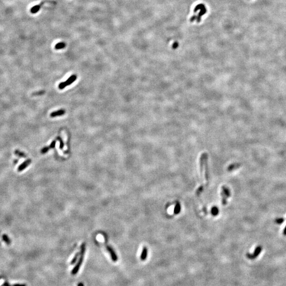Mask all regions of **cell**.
Instances as JSON below:
<instances>
[{"mask_svg":"<svg viewBox=\"0 0 286 286\" xmlns=\"http://www.w3.org/2000/svg\"><path fill=\"white\" fill-rule=\"evenodd\" d=\"M50 149L49 146H46L43 147L42 149L40 151V152L41 154H45L46 153H47L48 151Z\"/></svg>","mask_w":286,"mask_h":286,"instance_id":"obj_21","label":"cell"},{"mask_svg":"<svg viewBox=\"0 0 286 286\" xmlns=\"http://www.w3.org/2000/svg\"><path fill=\"white\" fill-rule=\"evenodd\" d=\"M57 140H58L59 142V144H60V145H59V147H60V149H63L64 146V144L63 143V141L62 140V139H61L60 137H57Z\"/></svg>","mask_w":286,"mask_h":286,"instance_id":"obj_22","label":"cell"},{"mask_svg":"<svg viewBox=\"0 0 286 286\" xmlns=\"http://www.w3.org/2000/svg\"><path fill=\"white\" fill-rule=\"evenodd\" d=\"M181 211V206L180 204L179 203V202H177V204H176L175 206V208L174 209V214H178V213H180Z\"/></svg>","mask_w":286,"mask_h":286,"instance_id":"obj_17","label":"cell"},{"mask_svg":"<svg viewBox=\"0 0 286 286\" xmlns=\"http://www.w3.org/2000/svg\"><path fill=\"white\" fill-rule=\"evenodd\" d=\"M66 86H66V84H65V82H61L60 83H59V84L58 85V88L60 90H63V89H64L65 88V87H66Z\"/></svg>","mask_w":286,"mask_h":286,"instance_id":"obj_24","label":"cell"},{"mask_svg":"<svg viewBox=\"0 0 286 286\" xmlns=\"http://www.w3.org/2000/svg\"><path fill=\"white\" fill-rule=\"evenodd\" d=\"M205 155V153H204L203 154H202L201 155L200 157V160H199L200 175H201V184L200 187H202V188H204V186H203V174H203V173H204V170Z\"/></svg>","mask_w":286,"mask_h":286,"instance_id":"obj_4","label":"cell"},{"mask_svg":"<svg viewBox=\"0 0 286 286\" xmlns=\"http://www.w3.org/2000/svg\"><path fill=\"white\" fill-rule=\"evenodd\" d=\"M262 247H261V246L259 245L255 248L254 252H253V253H247V258H248L249 259L254 260L259 255V254H260V253L262 252Z\"/></svg>","mask_w":286,"mask_h":286,"instance_id":"obj_3","label":"cell"},{"mask_svg":"<svg viewBox=\"0 0 286 286\" xmlns=\"http://www.w3.org/2000/svg\"><path fill=\"white\" fill-rule=\"evenodd\" d=\"M208 154L205 153V162H204V171H205V177L206 183H208L209 181V170L208 165Z\"/></svg>","mask_w":286,"mask_h":286,"instance_id":"obj_5","label":"cell"},{"mask_svg":"<svg viewBox=\"0 0 286 286\" xmlns=\"http://www.w3.org/2000/svg\"><path fill=\"white\" fill-rule=\"evenodd\" d=\"M285 221V219L284 218H279L276 219L275 220V222H276L277 224H281L282 223H283Z\"/></svg>","mask_w":286,"mask_h":286,"instance_id":"obj_23","label":"cell"},{"mask_svg":"<svg viewBox=\"0 0 286 286\" xmlns=\"http://www.w3.org/2000/svg\"><path fill=\"white\" fill-rule=\"evenodd\" d=\"M77 286H84V285H83V283L82 282H79V283L77 285Z\"/></svg>","mask_w":286,"mask_h":286,"instance_id":"obj_30","label":"cell"},{"mask_svg":"<svg viewBox=\"0 0 286 286\" xmlns=\"http://www.w3.org/2000/svg\"><path fill=\"white\" fill-rule=\"evenodd\" d=\"M77 78V76L76 75H71V76L68 78L66 81H65V84H66V86L68 85H70L71 84H72L74 82H75L76 81V79Z\"/></svg>","mask_w":286,"mask_h":286,"instance_id":"obj_9","label":"cell"},{"mask_svg":"<svg viewBox=\"0 0 286 286\" xmlns=\"http://www.w3.org/2000/svg\"><path fill=\"white\" fill-rule=\"evenodd\" d=\"M85 252V244L83 243L81 247V253H80V258H79L76 265L75 266L73 269L72 271V274L75 275L76 274L79 270V268L82 265L84 259V255Z\"/></svg>","mask_w":286,"mask_h":286,"instance_id":"obj_1","label":"cell"},{"mask_svg":"<svg viewBox=\"0 0 286 286\" xmlns=\"http://www.w3.org/2000/svg\"><path fill=\"white\" fill-rule=\"evenodd\" d=\"M79 255V253H76V254H75V255L74 256V258H73V259H72V260L71 261V265H74V263H76V261L77 260V259H78V258Z\"/></svg>","mask_w":286,"mask_h":286,"instance_id":"obj_20","label":"cell"},{"mask_svg":"<svg viewBox=\"0 0 286 286\" xmlns=\"http://www.w3.org/2000/svg\"><path fill=\"white\" fill-rule=\"evenodd\" d=\"M65 113H66V111L64 109H60L57 111L53 112V113L50 114V116L52 118L61 116V115H63L65 114Z\"/></svg>","mask_w":286,"mask_h":286,"instance_id":"obj_8","label":"cell"},{"mask_svg":"<svg viewBox=\"0 0 286 286\" xmlns=\"http://www.w3.org/2000/svg\"><path fill=\"white\" fill-rule=\"evenodd\" d=\"M211 212L213 216H217L219 213V209L216 206H214L211 208Z\"/></svg>","mask_w":286,"mask_h":286,"instance_id":"obj_19","label":"cell"},{"mask_svg":"<svg viewBox=\"0 0 286 286\" xmlns=\"http://www.w3.org/2000/svg\"><path fill=\"white\" fill-rule=\"evenodd\" d=\"M0 279H1V277H0Z\"/></svg>","mask_w":286,"mask_h":286,"instance_id":"obj_32","label":"cell"},{"mask_svg":"<svg viewBox=\"0 0 286 286\" xmlns=\"http://www.w3.org/2000/svg\"><path fill=\"white\" fill-rule=\"evenodd\" d=\"M45 91H39L37 92H36L34 94H33L34 95H42L43 94L45 93Z\"/></svg>","mask_w":286,"mask_h":286,"instance_id":"obj_25","label":"cell"},{"mask_svg":"<svg viewBox=\"0 0 286 286\" xmlns=\"http://www.w3.org/2000/svg\"><path fill=\"white\" fill-rule=\"evenodd\" d=\"M107 249L108 251L110 253L112 260H113V261H114V262H117L118 261V256H117V254H115L114 251V249L109 245L107 246Z\"/></svg>","mask_w":286,"mask_h":286,"instance_id":"obj_6","label":"cell"},{"mask_svg":"<svg viewBox=\"0 0 286 286\" xmlns=\"http://www.w3.org/2000/svg\"><path fill=\"white\" fill-rule=\"evenodd\" d=\"M241 166V164L239 163H234L230 165L227 168V170L229 171H232L233 170H235Z\"/></svg>","mask_w":286,"mask_h":286,"instance_id":"obj_12","label":"cell"},{"mask_svg":"<svg viewBox=\"0 0 286 286\" xmlns=\"http://www.w3.org/2000/svg\"><path fill=\"white\" fill-rule=\"evenodd\" d=\"M3 286H10V285H9V283H8V282H5L4 285H3Z\"/></svg>","mask_w":286,"mask_h":286,"instance_id":"obj_29","label":"cell"},{"mask_svg":"<svg viewBox=\"0 0 286 286\" xmlns=\"http://www.w3.org/2000/svg\"><path fill=\"white\" fill-rule=\"evenodd\" d=\"M283 234H284V235H285V236H286V226L285 227V229H284V231H283Z\"/></svg>","mask_w":286,"mask_h":286,"instance_id":"obj_28","label":"cell"},{"mask_svg":"<svg viewBox=\"0 0 286 286\" xmlns=\"http://www.w3.org/2000/svg\"><path fill=\"white\" fill-rule=\"evenodd\" d=\"M31 162L32 161L30 159H28V160H27L26 161H25L24 162L22 163L19 165V167H18V172H21V171H23L25 169L27 168L28 166L31 164Z\"/></svg>","mask_w":286,"mask_h":286,"instance_id":"obj_7","label":"cell"},{"mask_svg":"<svg viewBox=\"0 0 286 286\" xmlns=\"http://www.w3.org/2000/svg\"><path fill=\"white\" fill-rule=\"evenodd\" d=\"M45 3V2H42L41 3V4H39V5H35L34 6L32 7V8L30 9V12L31 13H33V14H35L36 13H37L39 11L40 9L41 6L42 5V4H44Z\"/></svg>","mask_w":286,"mask_h":286,"instance_id":"obj_10","label":"cell"},{"mask_svg":"<svg viewBox=\"0 0 286 286\" xmlns=\"http://www.w3.org/2000/svg\"><path fill=\"white\" fill-rule=\"evenodd\" d=\"M18 161L17 160H14V163L17 164V163H18Z\"/></svg>","mask_w":286,"mask_h":286,"instance_id":"obj_31","label":"cell"},{"mask_svg":"<svg viewBox=\"0 0 286 286\" xmlns=\"http://www.w3.org/2000/svg\"><path fill=\"white\" fill-rule=\"evenodd\" d=\"M2 239L5 242V243L8 245H10L11 243V241L10 238L9 237L8 235L6 234H3L2 235Z\"/></svg>","mask_w":286,"mask_h":286,"instance_id":"obj_16","label":"cell"},{"mask_svg":"<svg viewBox=\"0 0 286 286\" xmlns=\"http://www.w3.org/2000/svg\"><path fill=\"white\" fill-rule=\"evenodd\" d=\"M147 254H148V249L146 247H144L143 248L142 253H141V255H140L141 260H142V261L145 260L147 258Z\"/></svg>","mask_w":286,"mask_h":286,"instance_id":"obj_11","label":"cell"},{"mask_svg":"<svg viewBox=\"0 0 286 286\" xmlns=\"http://www.w3.org/2000/svg\"><path fill=\"white\" fill-rule=\"evenodd\" d=\"M206 12H207V9H206V8L205 7V5L204 4H202V5L201 6V8L200 10V11L199 12L197 16H193L192 17L190 18V22H193L195 20H196L197 21V22L199 23L200 22L201 19V17L202 16H204L205 14L206 13Z\"/></svg>","mask_w":286,"mask_h":286,"instance_id":"obj_2","label":"cell"},{"mask_svg":"<svg viewBox=\"0 0 286 286\" xmlns=\"http://www.w3.org/2000/svg\"><path fill=\"white\" fill-rule=\"evenodd\" d=\"M66 45L64 42H59V43H57L56 44L55 46V48L56 49H61L64 48L66 47Z\"/></svg>","mask_w":286,"mask_h":286,"instance_id":"obj_14","label":"cell"},{"mask_svg":"<svg viewBox=\"0 0 286 286\" xmlns=\"http://www.w3.org/2000/svg\"><path fill=\"white\" fill-rule=\"evenodd\" d=\"M55 145H56V141L54 140L52 142V143L50 144L49 147H50V148H54V147H55Z\"/></svg>","mask_w":286,"mask_h":286,"instance_id":"obj_26","label":"cell"},{"mask_svg":"<svg viewBox=\"0 0 286 286\" xmlns=\"http://www.w3.org/2000/svg\"></svg>","mask_w":286,"mask_h":286,"instance_id":"obj_33","label":"cell"},{"mask_svg":"<svg viewBox=\"0 0 286 286\" xmlns=\"http://www.w3.org/2000/svg\"><path fill=\"white\" fill-rule=\"evenodd\" d=\"M222 191L225 194L226 196L228 198H229L230 196V192L229 188L226 187L225 186H222Z\"/></svg>","mask_w":286,"mask_h":286,"instance_id":"obj_13","label":"cell"},{"mask_svg":"<svg viewBox=\"0 0 286 286\" xmlns=\"http://www.w3.org/2000/svg\"><path fill=\"white\" fill-rule=\"evenodd\" d=\"M221 196H222V203L223 205H226L227 204V197L226 196L225 194L223 192L221 191Z\"/></svg>","mask_w":286,"mask_h":286,"instance_id":"obj_18","label":"cell"},{"mask_svg":"<svg viewBox=\"0 0 286 286\" xmlns=\"http://www.w3.org/2000/svg\"><path fill=\"white\" fill-rule=\"evenodd\" d=\"M14 154L20 157H22V158L27 157V155L25 154L23 152H21L19 150H16L15 152H14Z\"/></svg>","mask_w":286,"mask_h":286,"instance_id":"obj_15","label":"cell"},{"mask_svg":"<svg viewBox=\"0 0 286 286\" xmlns=\"http://www.w3.org/2000/svg\"><path fill=\"white\" fill-rule=\"evenodd\" d=\"M13 286H26V285L24 284H15Z\"/></svg>","mask_w":286,"mask_h":286,"instance_id":"obj_27","label":"cell"}]
</instances>
